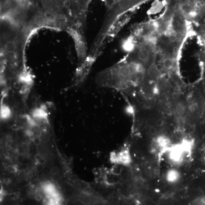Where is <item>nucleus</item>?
<instances>
[{"label": "nucleus", "instance_id": "f257e3e1", "mask_svg": "<svg viewBox=\"0 0 205 205\" xmlns=\"http://www.w3.org/2000/svg\"><path fill=\"white\" fill-rule=\"evenodd\" d=\"M127 60L100 72L96 76L95 82L100 87H108L127 93L131 86L137 84L139 75Z\"/></svg>", "mask_w": 205, "mask_h": 205}, {"label": "nucleus", "instance_id": "f03ea898", "mask_svg": "<svg viewBox=\"0 0 205 205\" xmlns=\"http://www.w3.org/2000/svg\"><path fill=\"white\" fill-rule=\"evenodd\" d=\"M191 146L190 144L185 140L181 144L173 147L169 153L170 160L174 163H181L187 153L190 152Z\"/></svg>", "mask_w": 205, "mask_h": 205}, {"label": "nucleus", "instance_id": "7ed1b4c3", "mask_svg": "<svg viewBox=\"0 0 205 205\" xmlns=\"http://www.w3.org/2000/svg\"><path fill=\"white\" fill-rule=\"evenodd\" d=\"M18 82L20 85V93L24 97H26L33 86V77L29 72L25 70L20 74Z\"/></svg>", "mask_w": 205, "mask_h": 205}, {"label": "nucleus", "instance_id": "20e7f679", "mask_svg": "<svg viewBox=\"0 0 205 205\" xmlns=\"http://www.w3.org/2000/svg\"><path fill=\"white\" fill-rule=\"evenodd\" d=\"M111 160L112 162L117 164L126 166L129 165L131 162L129 150L126 148L118 153H112Z\"/></svg>", "mask_w": 205, "mask_h": 205}, {"label": "nucleus", "instance_id": "39448f33", "mask_svg": "<svg viewBox=\"0 0 205 205\" xmlns=\"http://www.w3.org/2000/svg\"><path fill=\"white\" fill-rule=\"evenodd\" d=\"M31 115L32 118L36 121L47 122L48 121V112L45 105H42L35 108L32 111Z\"/></svg>", "mask_w": 205, "mask_h": 205}, {"label": "nucleus", "instance_id": "423d86ee", "mask_svg": "<svg viewBox=\"0 0 205 205\" xmlns=\"http://www.w3.org/2000/svg\"><path fill=\"white\" fill-rule=\"evenodd\" d=\"M70 33L75 41L79 60L81 62H83L86 57L84 44L78 33L72 30L70 31Z\"/></svg>", "mask_w": 205, "mask_h": 205}, {"label": "nucleus", "instance_id": "0eeeda50", "mask_svg": "<svg viewBox=\"0 0 205 205\" xmlns=\"http://www.w3.org/2000/svg\"><path fill=\"white\" fill-rule=\"evenodd\" d=\"M137 57L138 60L135 61L138 62L143 65L147 63L150 57V52L149 49L145 46L140 47L137 52Z\"/></svg>", "mask_w": 205, "mask_h": 205}, {"label": "nucleus", "instance_id": "6e6552de", "mask_svg": "<svg viewBox=\"0 0 205 205\" xmlns=\"http://www.w3.org/2000/svg\"><path fill=\"white\" fill-rule=\"evenodd\" d=\"M12 114L11 108L7 104H4L3 102L1 103L0 109V116L2 120L8 119Z\"/></svg>", "mask_w": 205, "mask_h": 205}, {"label": "nucleus", "instance_id": "1a4fd4ad", "mask_svg": "<svg viewBox=\"0 0 205 205\" xmlns=\"http://www.w3.org/2000/svg\"><path fill=\"white\" fill-rule=\"evenodd\" d=\"M166 177V180L168 182L174 183L179 180L180 174L177 170L172 169L167 171Z\"/></svg>", "mask_w": 205, "mask_h": 205}, {"label": "nucleus", "instance_id": "9d476101", "mask_svg": "<svg viewBox=\"0 0 205 205\" xmlns=\"http://www.w3.org/2000/svg\"><path fill=\"white\" fill-rule=\"evenodd\" d=\"M156 143L159 146L160 149L165 148L169 145L170 139L164 135H161L158 136L155 140Z\"/></svg>", "mask_w": 205, "mask_h": 205}, {"label": "nucleus", "instance_id": "9b49d317", "mask_svg": "<svg viewBox=\"0 0 205 205\" xmlns=\"http://www.w3.org/2000/svg\"><path fill=\"white\" fill-rule=\"evenodd\" d=\"M33 22L38 26H43L46 23V20L45 17L42 15H38L35 17Z\"/></svg>", "mask_w": 205, "mask_h": 205}, {"label": "nucleus", "instance_id": "f8f14e48", "mask_svg": "<svg viewBox=\"0 0 205 205\" xmlns=\"http://www.w3.org/2000/svg\"><path fill=\"white\" fill-rule=\"evenodd\" d=\"M5 50L7 52H15L16 49V44L12 41H9L5 45Z\"/></svg>", "mask_w": 205, "mask_h": 205}, {"label": "nucleus", "instance_id": "ddd939ff", "mask_svg": "<svg viewBox=\"0 0 205 205\" xmlns=\"http://www.w3.org/2000/svg\"><path fill=\"white\" fill-rule=\"evenodd\" d=\"M50 134L48 131L46 130H43L40 134V140L43 142H46L50 139Z\"/></svg>", "mask_w": 205, "mask_h": 205}, {"label": "nucleus", "instance_id": "4468645a", "mask_svg": "<svg viewBox=\"0 0 205 205\" xmlns=\"http://www.w3.org/2000/svg\"><path fill=\"white\" fill-rule=\"evenodd\" d=\"M158 28H159V25L156 22H153L149 23L147 26V29L149 32L152 33L156 31L158 29Z\"/></svg>", "mask_w": 205, "mask_h": 205}, {"label": "nucleus", "instance_id": "2eb2a0df", "mask_svg": "<svg viewBox=\"0 0 205 205\" xmlns=\"http://www.w3.org/2000/svg\"><path fill=\"white\" fill-rule=\"evenodd\" d=\"M15 53V52L7 53L6 55V59L8 62L10 64L13 63L16 60L17 56Z\"/></svg>", "mask_w": 205, "mask_h": 205}, {"label": "nucleus", "instance_id": "dca6fc26", "mask_svg": "<svg viewBox=\"0 0 205 205\" xmlns=\"http://www.w3.org/2000/svg\"><path fill=\"white\" fill-rule=\"evenodd\" d=\"M164 67L167 70L172 69L174 65V62L172 59L170 58L165 59L163 61Z\"/></svg>", "mask_w": 205, "mask_h": 205}, {"label": "nucleus", "instance_id": "f3484780", "mask_svg": "<svg viewBox=\"0 0 205 205\" xmlns=\"http://www.w3.org/2000/svg\"><path fill=\"white\" fill-rule=\"evenodd\" d=\"M160 149L159 146L155 143L152 144L149 146V152L153 154H155L157 153Z\"/></svg>", "mask_w": 205, "mask_h": 205}, {"label": "nucleus", "instance_id": "a211bd4d", "mask_svg": "<svg viewBox=\"0 0 205 205\" xmlns=\"http://www.w3.org/2000/svg\"><path fill=\"white\" fill-rule=\"evenodd\" d=\"M42 3L43 7L48 9H51L53 5L52 0H43Z\"/></svg>", "mask_w": 205, "mask_h": 205}, {"label": "nucleus", "instance_id": "6ab92c4d", "mask_svg": "<svg viewBox=\"0 0 205 205\" xmlns=\"http://www.w3.org/2000/svg\"><path fill=\"white\" fill-rule=\"evenodd\" d=\"M176 111L179 114H183L185 112V106L182 104L179 103L176 106Z\"/></svg>", "mask_w": 205, "mask_h": 205}, {"label": "nucleus", "instance_id": "aec40b11", "mask_svg": "<svg viewBox=\"0 0 205 205\" xmlns=\"http://www.w3.org/2000/svg\"><path fill=\"white\" fill-rule=\"evenodd\" d=\"M196 107V104L195 103H191L189 106V110H190L191 111H193L195 110Z\"/></svg>", "mask_w": 205, "mask_h": 205}, {"label": "nucleus", "instance_id": "412c9836", "mask_svg": "<svg viewBox=\"0 0 205 205\" xmlns=\"http://www.w3.org/2000/svg\"><path fill=\"white\" fill-rule=\"evenodd\" d=\"M60 179V177L57 173L53 174L51 176V179L53 181L55 182H57Z\"/></svg>", "mask_w": 205, "mask_h": 205}, {"label": "nucleus", "instance_id": "4be33fe9", "mask_svg": "<svg viewBox=\"0 0 205 205\" xmlns=\"http://www.w3.org/2000/svg\"><path fill=\"white\" fill-rule=\"evenodd\" d=\"M169 40L170 42L174 43L177 40V38L175 34L171 35L169 36Z\"/></svg>", "mask_w": 205, "mask_h": 205}, {"label": "nucleus", "instance_id": "5701e85b", "mask_svg": "<svg viewBox=\"0 0 205 205\" xmlns=\"http://www.w3.org/2000/svg\"><path fill=\"white\" fill-rule=\"evenodd\" d=\"M149 132L152 135H155L157 133V130L155 128L152 127L149 128Z\"/></svg>", "mask_w": 205, "mask_h": 205}, {"label": "nucleus", "instance_id": "b1692460", "mask_svg": "<svg viewBox=\"0 0 205 205\" xmlns=\"http://www.w3.org/2000/svg\"><path fill=\"white\" fill-rule=\"evenodd\" d=\"M58 169L57 167H53L51 169V170H50V172H51L52 174H57V173L58 172Z\"/></svg>", "mask_w": 205, "mask_h": 205}, {"label": "nucleus", "instance_id": "393cba45", "mask_svg": "<svg viewBox=\"0 0 205 205\" xmlns=\"http://www.w3.org/2000/svg\"><path fill=\"white\" fill-rule=\"evenodd\" d=\"M175 35L176 37L177 40H179L181 39L182 37V33L180 32H176Z\"/></svg>", "mask_w": 205, "mask_h": 205}, {"label": "nucleus", "instance_id": "a878e982", "mask_svg": "<svg viewBox=\"0 0 205 205\" xmlns=\"http://www.w3.org/2000/svg\"><path fill=\"white\" fill-rule=\"evenodd\" d=\"M8 170L10 172H15V171H16V168L13 166H9L8 167Z\"/></svg>", "mask_w": 205, "mask_h": 205}, {"label": "nucleus", "instance_id": "bb28decb", "mask_svg": "<svg viewBox=\"0 0 205 205\" xmlns=\"http://www.w3.org/2000/svg\"><path fill=\"white\" fill-rule=\"evenodd\" d=\"M164 124V121L162 119L158 120L157 122V125L159 127H161Z\"/></svg>", "mask_w": 205, "mask_h": 205}, {"label": "nucleus", "instance_id": "cd10ccee", "mask_svg": "<svg viewBox=\"0 0 205 205\" xmlns=\"http://www.w3.org/2000/svg\"><path fill=\"white\" fill-rule=\"evenodd\" d=\"M43 168V166L42 165H38L37 167V170L38 172L42 171Z\"/></svg>", "mask_w": 205, "mask_h": 205}, {"label": "nucleus", "instance_id": "c85d7f7f", "mask_svg": "<svg viewBox=\"0 0 205 205\" xmlns=\"http://www.w3.org/2000/svg\"><path fill=\"white\" fill-rule=\"evenodd\" d=\"M35 199L37 201H39L41 199H42V197H41L39 195H38L36 196L35 197Z\"/></svg>", "mask_w": 205, "mask_h": 205}, {"label": "nucleus", "instance_id": "c756f323", "mask_svg": "<svg viewBox=\"0 0 205 205\" xmlns=\"http://www.w3.org/2000/svg\"><path fill=\"white\" fill-rule=\"evenodd\" d=\"M6 149H7V150H10V149H11V148H10V147L9 146H8L6 148Z\"/></svg>", "mask_w": 205, "mask_h": 205}]
</instances>
